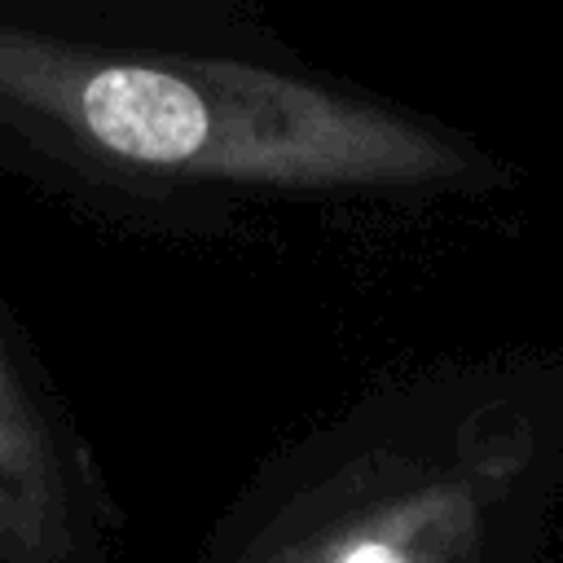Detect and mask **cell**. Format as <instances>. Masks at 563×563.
I'll return each instance as SVG.
<instances>
[{
  "label": "cell",
  "instance_id": "cell-1",
  "mask_svg": "<svg viewBox=\"0 0 563 563\" xmlns=\"http://www.w3.org/2000/svg\"><path fill=\"white\" fill-rule=\"evenodd\" d=\"M0 163L92 202L185 189H431L471 167L435 128L286 70L4 13Z\"/></svg>",
  "mask_w": 563,
  "mask_h": 563
},
{
  "label": "cell",
  "instance_id": "cell-3",
  "mask_svg": "<svg viewBox=\"0 0 563 563\" xmlns=\"http://www.w3.org/2000/svg\"><path fill=\"white\" fill-rule=\"evenodd\" d=\"M92 479L0 303V563H88Z\"/></svg>",
  "mask_w": 563,
  "mask_h": 563
},
{
  "label": "cell",
  "instance_id": "cell-4",
  "mask_svg": "<svg viewBox=\"0 0 563 563\" xmlns=\"http://www.w3.org/2000/svg\"><path fill=\"white\" fill-rule=\"evenodd\" d=\"M154 0H0L4 18L62 26V31H92V35H128V18L150 9ZM132 40V35H128Z\"/></svg>",
  "mask_w": 563,
  "mask_h": 563
},
{
  "label": "cell",
  "instance_id": "cell-2",
  "mask_svg": "<svg viewBox=\"0 0 563 563\" xmlns=\"http://www.w3.org/2000/svg\"><path fill=\"white\" fill-rule=\"evenodd\" d=\"M523 462V435L471 431L440 457L356 466L286 510L251 563H479Z\"/></svg>",
  "mask_w": 563,
  "mask_h": 563
}]
</instances>
